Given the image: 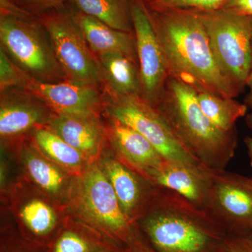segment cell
<instances>
[{
    "mask_svg": "<svg viewBox=\"0 0 252 252\" xmlns=\"http://www.w3.org/2000/svg\"><path fill=\"white\" fill-rule=\"evenodd\" d=\"M223 9L252 17V0H229Z\"/></svg>",
    "mask_w": 252,
    "mask_h": 252,
    "instance_id": "cell-29",
    "label": "cell"
},
{
    "mask_svg": "<svg viewBox=\"0 0 252 252\" xmlns=\"http://www.w3.org/2000/svg\"><path fill=\"white\" fill-rule=\"evenodd\" d=\"M0 47L28 75L43 83L65 80L47 31L36 14L1 0Z\"/></svg>",
    "mask_w": 252,
    "mask_h": 252,
    "instance_id": "cell-4",
    "label": "cell"
},
{
    "mask_svg": "<svg viewBox=\"0 0 252 252\" xmlns=\"http://www.w3.org/2000/svg\"><path fill=\"white\" fill-rule=\"evenodd\" d=\"M104 167L126 217L130 221L134 217H140L153 195L156 185L152 191L147 193L140 177L118 160H107Z\"/></svg>",
    "mask_w": 252,
    "mask_h": 252,
    "instance_id": "cell-17",
    "label": "cell"
},
{
    "mask_svg": "<svg viewBox=\"0 0 252 252\" xmlns=\"http://www.w3.org/2000/svg\"><path fill=\"white\" fill-rule=\"evenodd\" d=\"M24 90L57 114L94 115L104 102V94L97 86L69 79L43 83L31 79Z\"/></svg>",
    "mask_w": 252,
    "mask_h": 252,
    "instance_id": "cell-10",
    "label": "cell"
},
{
    "mask_svg": "<svg viewBox=\"0 0 252 252\" xmlns=\"http://www.w3.org/2000/svg\"><path fill=\"white\" fill-rule=\"evenodd\" d=\"M141 226L158 252H228L229 235L180 193L156 185Z\"/></svg>",
    "mask_w": 252,
    "mask_h": 252,
    "instance_id": "cell-2",
    "label": "cell"
},
{
    "mask_svg": "<svg viewBox=\"0 0 252 252\" xmlns=\"http://www.w3.org/2000/svg\"><path fill=\"white\" fill-rule=\"evenodd\" d=\"M205 212L229 236L251 235L252 177L225 170H213Z\"/></svg>",
    "mask_w": 252,
    "mask_h": 252,
    "instance_id": "cell-8",
    "label": "cell"
},
{
    "mask_svg": "<svg viewBox=\"0 0 252 252\" xmlns=\"http://www.w3.org/2000/svg\"><path fill=\"white\" fill-rule=\"evenodd\" d=\"M245 143L248 148L249 158H250V164L252 167V137H247L245 139Z\"/></svg>",
    "mask_w": 252,
    "mask_h": 252,
    "instance_id": "cell-31",
    "label": "cell"
},
{
    "mask_svg": "<svg viewBox=\"0 0 252 252\" xmlns=\"http://www.w3.org/2000/svg\"><path fill=\"white\" fill-rule=\"evenodd\" d=\"M49 34L60 65L69 80L102 86L97 58L72 12L58 8L36 15Z\"/></svg>",
    "mask_w": 252,
    "mask_h": 252,
    "instance_id": "cell-6",
    "label": "cell"
},
{
    "mask_svg": "<svg viewBox=\"0 0 252 252\" xmlns=\"http://www.w3.org/2000/svg\"><path fill=\"white\" fill-rule=\"evenodd\" d=\"M252 112L248 114L246 116V119H245V122H246L247 126L250 130H252Z\"/></svg>",
    "mask_w": 252,
    "mask_h": 252,
    "instance_id": "cell-32",
    "label": "cell"
},
{
    "mask_svg": "<svg viewBox=\"0 0 252 252\" xmlns=\"http://www.w3.org/2000/svg\"><path fill=\"white\" fill-rule=\"evenodd\" d=\"M21 217L28 228L38 235L49 233L56 223L54 212L39 200H32L23 207Z\"/></svg>",
    "mask_w": 252,
    "mask_h": 252,
    "instance_id": "cell-23",
    "label": "cell"
},
{
    "mask_svg": "<svg viewBox=\"0 0 252 252\" xmlns=\"http://www.w3.org/2000/svg\"><path fill=\"white\" fill-rule=\"evenodd\" d=\"M64 0H19L18 5L36 15L62 7Z\"/></svg>",
    "mask_w": 252,
    "mask_h": 252,
    "instance_id": "cell-27",
    "label": "cell"
},
{
    "mask_svg": "<svg viewBox=\"0 0 252 252\" xmlns=\"http://www.w3.org/2000/svg\"><path fill=\"white\" fill-rule=\"evenodd\" d=\"M32 78L0 47V91L24 89Z\"/></svg>",
    "mask_w": 252,
    "mask_h": 252,
    "instance_id": "cell-25",
    "label": "cell"
},
{
    "mask_svg": "<svg viewBox=\"0 0 252 252\" xmlns=\"http://www.w3.org/2000/svg\"><path fill=\"white\" fill-rule=\"evenodd\" d=\"M228 252H252L251 235H232L226 242Z\"/></svg>",
    "mask_w": 252,
    "mask_h": 252,
    "instance_id": "cell-28",
    "label": "cell"
},
{
    "mask_svg": "<svg viewBox=\"0 0 252 252\" xmlns=\"http://www.w3.org/2000/svg\"><path fill=\"white\" fill-rule=\"evenodd\" d=\"M83 201L96 221L119 233L130 229L127 219L107 175L94 166L86 172L82 184Z\"/></svg>",
    "mask_w": 252,
    "mask_h": 252,
    "instance_id": "cell-12",
    "label": "cell"
},
{
    "mask_svg": "<svg viewBox=\"0 0 252 252\" xmlns=\"http://www.w3.org/2000/svg\"><path fill=\"white\" fill-rule=\"evenodd\" d=\"M54 252H90V249L82 238L69 232L59 239Z\"/></svg>",
    "mask_w": 252,
    "mask_h": 252,
    "instance_id": "cell-26",
    "label": "cell"
},
{
    "mask_svg": "<svg viewBox=\"0 0 252 252\" xmlns=\"http://www.w3.org/2000/svg\"><path fill=\"white\" fill-rule=\"evenodd\" d=\"M72 12L94 55L122 54L138 61L135 33L114 29L77 10Z\"/></svg>",
    "mask_w": 252,
    "mask_h": 252,
    "instance_id": "cell-14",
    "label": "cell"
},
{
    "mask_svg": "<svg viewBox=\"0 0 252 252\" xmlns=\"http://www.w3.org/2000/svg\"><path fill=\"white\" fill-rule=\"evenodd\" d=\"M195 14L220 71L242 92L252 71V17L225 9Z\"/></svg>",
    "mask_w": 252,
    "mask_h": 252,
    "instance_id": "cell-5",
    "label": "cell"
},
{
    "mask_svg": "<svg viewBox=\"0 0 252 252\" xmlns=\"http://www.w3.org/2000/svg\"><path fill=\"white\" fill-rule=\"evenodd\" d=\"M251 235L252 236V232H251Z\"/></svg>",
    "mask_w": 252,
    "mask_h": 252,
    "instance_id": "cell-34",
    "label": "cell"
},
{
    "mask_svg": "<svg viewBox=\"0 0 252 252\" xmlns=\"http://www.w3.org/2000/svg\"><path fill=\"white\" fill-rule=\"evenodd\" d=\"M9 1H11V2L15 3V4H18L19 0H9Z\"/></svg>",
    "mask_w": 252,
    "mask_h": 252,
    "instance_id": "cell-33",
    "label": "cell"
},
{
    "mask_svg": "<svg viewBox=\"0 0 252 252\" xmlns=\"http://www.w3.org/2000/svg\"><path fill=\"white\" fill-rule=\"evenodd\" d=\"M157 252H158L157 251Z\"/></svg>",
    "mask_w": 252,
    "mask_h": 252,
    "instance_id": "cell-35",
    "label": "cell"
},
{
    "mask_svg": "<svg viewBox=\"0 0 252 252\" xmlns=\"http://www.w3.org/2000/svg\"><path fill=\"white\" fill-rule=\"evenodd\" d=\"M111 134L113 142L126 160L146 180L149 172L160 166L166 159L140 132L114 119Z\"/></svg>",
    "mask_w": 252,
    "mask_h": 252,
    "instance_id": "cell-16",
    "label": "cell"
},
{
    "mask_svg": "<svg viewBox=\"0 0 252 252\" xmlns=\"http://www.w3.org/2000/svg\"><path fill=\"white\" fill-rule=\"evenodd\" d=\"M154 107L199 162L214 170H225L235 156L238 132L236 129L225 132L219 128L202 110L193 88L169 76Z\"/></svg>",
    "mask_w": 252,
    "mask_h": 252,
    "instance_id": "cell-3",
    "label": "cell"
},
{
    "mask_svg": "<svg viewBox=\"0 0 252 252\" xmlns=\"http://www.w3.org/2000/svg\"><path fill=\"white\" fill-rule=\"evenodd\" d=\"M147 10L169 76L197 93L206 91L227 98L241 93L219 67L198 15L181 10Z\"/></svg>",
    "mask_w": 252,
    "mask_h": 252,
    "instance_id": "cell-1",
    "label": "cell"
},
{
    "mask_svg": "<svg viewBox=\"0 0 252 252\" xmlns=\"http://www.w3.org/2000/svg\"><path fill=\"white\" fill-rule=\"evenodd\" d=\"M246 86L250 88V94L247 96L245 99V104L248 107L252 108V71L249 76L248 80H247Z\"/></svg>",
    "mask_w": 252,
    "mask_h": 252,
    "instance_id": "cell-30",
    "label": "cell"
},
{
    "mask_svg": "<svg viewBox=\"0 0 252 252\" xmlns=\"http://www.w3.org/2000/svg\"><path fill=\"white\" fill-rule=\"evenodd\" d=\"M105 94L142 96L138 61L122 54L95 55Z\"/></svg>",
    "mask_w": 252,
    "mask_h": 252,
    "instance_id": "cell-15",
    "label": "cell"
},
{
    "mask_svg": "<svg viewBox=\"0 0 252 252\" xmlns=\"http://www.w3.org/2000/svg\"><path fill=\"white\" fill-rule=\"evenodd\" d=\"M197 98L205 115L225 132L236 129L235 123L248 112V106L234 98L220 97L206 91L197 93Z\"/></svg>",
    "mask_w": 252,
    "mask_h": 252,
    "instance_id": "cell-20",
    "label": "cell"
},
{
    "mask_svg": "<svg viewBox=\"0 0 252 252\" xmlns=\"http://www.w3.org/2000/svg\"><path fill=\"white\" fill-rule=\"evenodd\" d=\"M93 116L58 114L51 122V130L81 153L94 154L100 146L101 134Z\"/></svg>",
    "mask_w": 252,
    "mask_h": 252,
    "instance_id": "cell-18",
    "label": "cell"
},
{
    "mask_svg": "<svg viewBox=\"0 0 252 252\" xmlns=\"http://www.w3.org/2000/svg\"><path fill=\"white\" fill-rule=\"evenodd\" d=\"M28 170L32 180L41 188L57 193L63 185V176L52 165L40 158L31 156L27 160Z\"/></svg>",
    "mask_w": 252,
    "mask_h": 252,
    "instance_id": "cell-24",
    "label": "cell"
},
{
    "mask_svg": "<svg viewBox=\"0 0 252 252\" xmlns=\"http://www.w3.org/2000/svg\"><path fill=\"white\" fill-rule=\"evenodd\" d=\"M136 38L142 97L155 106L165 89L169 74L161 49L143 0H130Z\"/></svg>",
    "mask_w": 252,
    "mask_h": 252,
    "instance_id": "cell-9",
    "label": "cell"
},
{
    "mask_svg": "<svg viewBox=\"0 0 252 252\" xmlns=\"http://www.w3.org/2000/svg\"><path fill=\"white\" fill-rule=\"evenodd\" d=\"M43 103L24 89H11L1 94L0 135L13 137L44 120Z\"/></svg>",
    "mask_w": 252,
    "mask_h": 252,
    "instance_id": "cell-13",
    "label": "cell"
},
{
    "mask_svg": "<svg viewBox=\"0 0 252 252\" xmlns=\"http://www.w3.org/2000/svg\"><path fill=\"white\" fill-rule=\"evenodd\" d=\"M229 0H143L152 11L181 10L194 13H208L223 9Z\"/></svg>",
    "mask_w": 252,
    "mask_h": 252,
    "instance_id": "cell-22",
    "label": "cell"
},
{
    "mask_svg": "<svg viewBox=\"0 0 252 252\" xmlns=\"http://www.w3.org/2000/svg\"><path fill=\"white\" fill-rule=\"evenodd\" d=\"M214 169L202 163L165 159L149 172L147 180L154 185L174 190L205 211L212 185Z\"/></svg>",
    "mask_w": 252,
    "mask_h": 252,
    "instance_id": "cell-11",
    "label": "cell"
},
{
    "mask_svg": "<svg viewBox=\"0 0 252 252\" xmlns=\"http://www.w3.org/2000/svg\"><path fill=\"white\" fill-rule=\"evenodd\" d=\"M34 136L39 147L56 161L67 167H77L82 163V153L69 145L54 131L38 129Z\"/></svg>",
    "mask_w": 252,
    "mask_h": 252,
    "instance_id": "cell-21",
    "label": "cell"
},
{
    "mask_svg": "<svg viewBox=\"0 0 252 252\" xmlns=\"http://www.w3.org/2000/svg\"><path fill=\"white\" fill-rule=\"evenodd\" d=\"M77 11L118 31L134 32L130 0H69Z\"/></svg>",
    "mask_w": 252,
    "mask_h": 252,
    "instance_id": "cell-19",
    "label": "cell"
},
{
    "mask_svg": "<svg viewBox=\"0 0 252 252\" xmlns=\"http://www.w3.org/2000/svg\"><path fill=\"white\" fill-rule=\"evenodd\" d=\"M104 94L112 117L140 132L162 157L177 161L201 163L181 143L155 107L142 96Z\"/></svg>",
    "mask_w": 252,
    "mask_h": 252,
    "instance_id": "cell-7",
    "label": "cell"
}]
</instances>
